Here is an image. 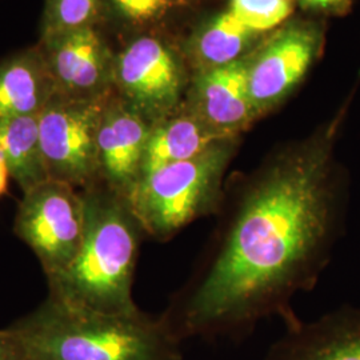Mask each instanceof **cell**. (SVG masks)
Returning <instances> with one entry per match:
<instances>
[{
  "label": "cell",
  "mask_w": 360,
  "mask_h": 360,
  "mask_svg": "<svg viewBox=\"0 0 360 360\" xmlns=\"http://www.w3.org/2000/svg\"><path fill=\"white\" fill-rule=\"evenodd\" d=\"M342 120L343 112L224 190L205 259L165 318L180 342L236 336L270 316L299 321L290 303L316 281L334 236Z\"/></svg>",
  "instance_id": "6da1fadb"
},
{
  "label": "cell",
  "mask_w": 360,
  "mask_h": 360,
  "mask_svg": "<svg viewBox=\"0 0 360 360\" xmlns=\"http://www.w3.org/2000/svg\"><path fill=\"white\" fill-rule=\"evenodd\" d=\"M86 231L77 257L49 279L50 299L102 314H135L132 279L144 232L124 196L102 181L83 191Z\"/></svg>",
  "instance_id": "7a4b0ae2"
},
{
  "label": "cell",
  "mask_w": 360,
  "mask_h": 360,
  "mask_svg": "<svg viewBox=\"0 0 360 360\" xmlns=\"http://www.w3.org/2000/svg\"><path fill=\"white\" fill-rule=\"evenodd\" d=\"M27 360H181L167 321L135 314H102L49 299L16 323Z\"/></svg>",
  "instance_id": "3957f363"
},
{
  "label": "cell",
  "mask_w": 360,
  "mask_h": 360,
  "mask_svg": "<svg viewBox=\"0 0 360 360\" xmlns=\"http://www.w3.org/2000/svg\"><path fill=\"white\" fill-rule=\"evenodd\" d=\"M238 139L220 141L195 158L158 168L138 180L126 199L144 235L167 240L193 220L218 214Z\"/></svg>",
  "instance_id": "277c9868"
},
{
  "label": "cell",
  "mask_w": 360,
  "mask_h": 360,
  "mask_svg": "<svg viewBox=\"0 0 360 360\" xmlns=\"http://www.w3.org/2000/svg\"><path fill=\"white\" fill-rule=\"evenodd\" d=\"M84 231L83 191L49 179L23 193L15 232L35 252L49 279L70 267L82 247Z\"/></svg>",
  "instance_id": "5b68a950"
},
{
  "label": "cell",
  "mask_w": 360,
  "mask_h": 360,
  "mask_svg": "<svg viewBox=\"0 0 360 360\" xmlns=\"http://www.w3.org/2000/svg\"><path fill=\"white\" fill-rule=\"evenodd\" d=\"M110 95L99 99L55 95L39 114V138L50 179L79 191L99 181L98 129Z\"/></svg>",
  "instance_id": "8992f818"
},
{
  "label": "cell",
  "mask_w": 360,
  "mask_h": 360,
  "mask_svg": "<svg viewBox=\"0 0 360 360\" xmlns=\"http://www.w3.org/2000/svg\"><path fill=\"white\" fill-rule=\"evenodd\" d=\"M322 25L292 20L250 53L247 87L255 117L278 108L307 75L322 52Z\"/></svg>",
  "instance_id": "52a82bcc"
},
{
  "label": "cell",
  "mask_w": 360,
  "mask_h": 360,
  "mask_svg": "<svg viewBox=\"0 0 360 360\" xmlns=\"http://www.w3.org/2000/svg\"><path fill=\"white\" fill-rule=\"evenodd\" d=\"M184 74L175 53L154 37L135 39L114 59V89L150 122L183 103Z\"/></svg>",
  "instance_id": "ba28073f"
},
{
  "label": "cell",
  "mask_w": 360,
  "mask_h": 360,
  "mask_svg": "<svg viewBox=\"0 0 360 360\" xmlns=\"http://www.w3.org/2000/svg\"><path fill=\"white\" fill-rule=\"evenodd\" d=\"M40 50L56 95L99 99L114 92L115 58L95 26L41 38Z\"/></svg>",
  "instance_id": "9c48e42d"
},
{
  "label": "cell",
  "mask_w": 360,
  "mask_h": 360,
  "mask_svg": "<svg viewBox=\"0 0 360 360\" xmlns=\"http://www.w3.org/2000/svg\"><path fill=\"white\" fill-rule=\"evenodd\" d=\"M153 122L115 91L104 107L98 129L99 181L127 198L142 174L143 158Z\"/></svg>",
  "instance_id": "30bf717a"
},
{
  "label": "cell",
  "mask_w": 360,
  "mask_h": 360,
  "mask_svg": "<svg viewBox=\"0 0 360 360\" xmlns=\"http://www.w3.org/2000/svg\"><path fill=\"white\" fill-rule=\"evenodd\" d=\"M250 55L231 65L198 71L184 102L224 138H239L257 122L247 87Z\"/></svg>",
  "instance_id": "8fae6325"
},
{
  "label": "cell",
  "mask_w": 360,
  "mask_h": 360,
  "mask_svg": "<svg viewBox=\"0 0 360 360\" xmlns=\"http://www.w3.org/2000/svg\"><path fill=\"white\" fill-rule=\"evenodd\" d=\"M266 360H360V309L297 321L272 345Z\"/></svg>",
  "instance_id": "7c38bea8"
},
{
  "label": "cell",
  "mask_w": 360,
  "mask_h": 360,
  "mask_svg": "<svg viewBox=\"0 0 360 360\" xmlns=\"http://www.w3.org/2000/svg\"><path fill=\"white\" fill-rule=\"evenodd\" d=\"M224 138L183 101L176 110L153 123L143 158L141 178L158 168L188 160Z\"/></svg>",
  "instance_id": "4fadbf2b"
},
{
  "label": "cell",
  "mask_w": 360,
  "mask_h": 360,
  "mask_svg": "<svg viewBox=\"0 0 360 360\" xmlns=\"http://www.w3.org/2000/svg\"><path fill=\"white\" fill-rule=\"evenodd\" d=\"M56 95L40 47L0 65V119L38 116Z\"/></svg>",
  "instance_id": "5bb4252c"
},
{
  "label": "cell",
  "mask_w": 360,
  "mask_h": 360,
  "mask_svg": "<svg viewBox=\"0 0 360 360\" xmlns=\"http://www.w3.org/2000/svg\"><path fill=\"white\" fill-rule=\"evenodd\" d=\"M264 34L238 20L230 11L210 19L188 40L187 53L198 71L231 65L250 55Z\"/></svg>",
  "instance_id": "9a60e30c"
},
{
  "label": "cell",
  "mask_w": 360,
  "mask_h": 360,
  "mask_svg": "<svg viewBox=\"0 0 360 360\" xmlns=\"http://www.w3.org/2000/svg\"><path fill=\"white\" fill-rule=\"evenodd\" d=\"M0 156L23 193L50 179L40 146L38 116L0 119Z\"/></svg>",
  "instance_id": "2e32d148"
},
{
  "label": "cell",
  "mask_w": 360,
  "mask_h": 360,
  "mask_svg": "<svg viewBox=\"0 0 360 360\" xmlns=\"http://www.w3.org/2000/svg\"><path fill=\"white\" fill-rule=\"evenodd\" d=\"M102 0H46L43 38L94 27Z\"/></svg>",
  "instance_id": "e0dca14e"
},
{
  "label": "cell",
  "mask_w": 360,
  "mask_h": 360,
  "mask_svg": "<svg viewBox=\"0 0 360 360\" xmlns=\"http://www.w3.org/2000/svg\"><path fill=\"white\" fill-rule=\"evenodd\" d=\"M191 0H102L110 13L129 27H151L186 7Z\"/></svg>",
  "instance_id": "ac0fdd59"
},
{
  "label": "cell",
  "mask_w": 360,
  "mask_h": 360,
  "mask_svg": "<svg viewBox=\"0 0 360 360\" xmlns=\"http://www.w3.org/2000/svg\"><path fill=\"white\" fill-rule=\"evenodd\" d=\"M229 11L245 26L266 34L291 16L294 0H230Z\"/></svg>",
  "instance_id": "d6986e66"
},
{
  "label": "cell",
  "mask_w": 360,
  "mask_h": 360,
  "mask_svg": "<svg viewBox=\"0 0 360 360\" xmlns=\"http://www.w3.org/2000/svg\"><path fill=\"white\" fill-rule=\"evenodd\" d=\"M0 360H27L23 346L13 328L0 330Z\"/></svg>",
  "instance_id": "ffe728a7"
},
{
  "label": "cell",
  "mask_w": 360,
  "mask_h": 360,
  "mask_svg": "<svg viewBox=\"0 0 360 360\" xmlns=\"http://www.w3.org/2000/svg\"><path fill=\"white\" fill-rule=\"evenodd\" d=\"M297 3L309 11L327 15H342L351 7V0H297Z\"/></svg>",
  "instance_id": "44dd1931"
},
{
  "label": "cell",
  "mask_w": 360,
  "mask_h": 360,
  "mask_svg": "<svg viewBox=\"0 0 360 360\" xmlns=\"http://www.w3.org/2000/svg\"><path fill=\"white\" fill-rule=\"evenodd\" d=\"M8 178H10V172L6 162L3 160V158L0 156V196L7 193V187H8Z\"/></svg>",
  "instance_id": "7402d4cb"
}]
</instances>
